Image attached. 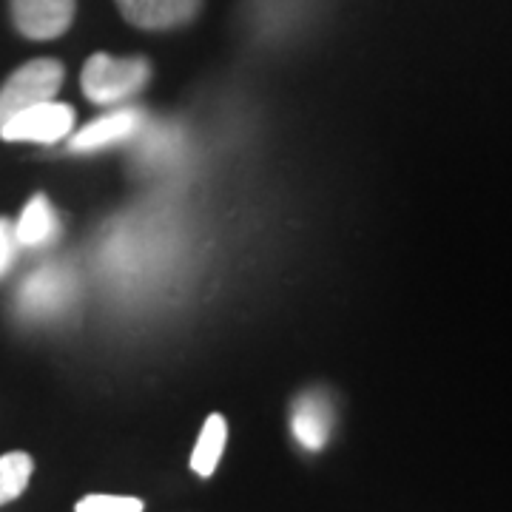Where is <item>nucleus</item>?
<instances>
[{"instance_id": "obj_1", "label": "nucleus", "mask_w": 512, "mask_h": 512, "mask_svg": "<svg viewBox=\"0 0 512 512\" xmlns=\"http://www.w3.org/2000/svg\"><path fill=\"white\" fill-rule=\"evenodd\" d=\"M151 66L146 57H111L97 52L86 60L80 86L83 94L97 106H114L146 89Z\"/></svg>"}, {"instance_id": "obj_2", "label": "nucleus", "mask_w": 512, "mask_h": 512, "mask_svg": "<svg viewBox=\"0 0 512 512\" xmlns=\"http://www.w3.org/2000/svg\"><path fill=\"white\" fill-rule=\"evenodd\" d=\"M63 77H66L63 63H57L52 57H40L20 66L18 72L0 86V126L18 111L55 100V94L63 86Z\"/></svg>"}, {"instance_id": "obj_3", "label": "nucleus", "mask_w": 512, "mask_h": 512, "mask_svg": "<svg viewBox=\"0 0 512 512\" xmlns=\"http://www.w3.org/2000/svg\"><path fill=\"white\" fill-rule=\"evenodd\" d=\"M74 128V109L69 103H37L32 109L18 111L0 126V137L6 143H43L52 146L57 140L69 137Z\"/></svg>"}, {"instance_id": "obj_4", "label": "nucleus", "mask_w": 512, "mask_h": 512, "mask_svg": "<svg viewBox=\"0 0 512 512\" xmlns=\"http://www.w3.org/2000/svg\"><path fill=\"white\" fill-rule=\"evenodd\" d=\"M74 274L63 265H46L20 285L18 305L26 316H55L74 299Z\"/></svg>"}, {"instance_id": "obj_5", "label": "nucleus", "mask_w": 512, "mask_h": 512, "mask_svg": "<svg viewBox=\"0 0 512 512\" xmlns=\"http://www.w3.org/2000/svg\"><path fill=\"white\" fill-rule=\"evenodd\" d=\"M12 20L29 40L60 37L74 20V0H12Z\"/></svg>"}, {"instance_id": "obj_6", "label": "nucleus", "mask_w": 512, "mask_h": 512, "mask_svg": "<svg viewBox=\"0 0 512 512\" xmlns=\"http://www.w3.org/2000/svg\"><path fill=\"white\" fill-rule=\"evenodd\" d=\"M123 18L148 32L185 26L200 15L202 0H117Z\"/></svg>"}, {"instance_id": "obj_7", "label": "nucleus", "mask_w": 512, "mask_h": 512, "mask_svg": "<svg viewBox=\"0 0 512 512\" xmlns=\"http://www.w3.org/2000/svg\"><path fill=\"white\" fill-rule=\"evenodd\" d=\"M291 430L293 439L311 453L328 444L330 430H333V404L322 390H311L293 402Z\"/></svg>"}, {"instance_id": "obj_8", "label": "nucleus", "mask_w": 512, "mask_h": 512, "mask_svg": "<svg viewBox=\"0 0 512 512\" xmlns=\"http://www.w3.org/2000/svg\"><path fill=\"white\" fill-rule=\"evenodd\" d=\"M140 128H143V111L140 109L111 111L106 117L89 123L77 137H72V151H100V148L126 143Z\"/></svg>"}, {"instance_id": "obj_9", "label": "nucleus", "mask_w": 512, "mask_h": 512, "mask_svg": "<svg viewBox=\"0 0 512 512\" xmlns=\"http://www.w3.org/2000/svg\"><path fill=\"white\" fill-rule=\"evenodd\" d=\"M57 234H60V220H57L52 202L46 200V194H35L32 200L26 202L18 225H15V239H18V245L40 248V245L57 239Z\"/></svg>"}, {"instance_id": "obj_10", "label": "nucleus", "mask_w": 512, "mask_h": 512, "mask_svg": "<svg viewBox=\"0 0 512 512\" xmlns=\"http://www.w3.org/2000/svg\"><path fill=\"white\" fill-rule=\"evenodd\" d=\"M225 441H228V424H225L220 413H214L211 419L205 421L200 439H197V447L191 453V470L197 476H214V470H217V464H220L222 458V450H225Z\"/></svg>"}, {"instance_id": "obj_11", "label": "nucleus", "mask_w": 512, "mask_h": 512, "mask_svg": "<svg viewBox=\"0 0 512 512\" xmlns=\"http://www.w3.org/2000/svg\"><path fill=\"white\" fill-rule=\"evenodd\" d=\"M35 470V461L26 453H6L0 458V507L15 501L29 487V478Z\"/></svg>"}, {"instance_id": "obj_12", "label": "nucleus", "mask_w": 512, "mask_h": 512, "mask_svg": "<svg viewBox=\"0 0 512 512\" xmlns=\"http://www.w3.org/2000/svg\"><path fill=\"white\" fill-rule=\"evenodd\" d=\"M74 512H143V501L131 495H86Z\"/></svg>"}, {"instance_id": "obj_13", "label": "nucleus", "mask_w": 512, "mask_h": 512, "mask_svg": "<svg viewBox=\"0 0 512 512\" xmlns=\"http://www.w3.org/2000/svg\"><path fill=\"white\" fill-rule=\"evenodd\" d=\"M18 256V239H15V225L0 217V276L12 268Z\"/></svg>"}]
</instances>
